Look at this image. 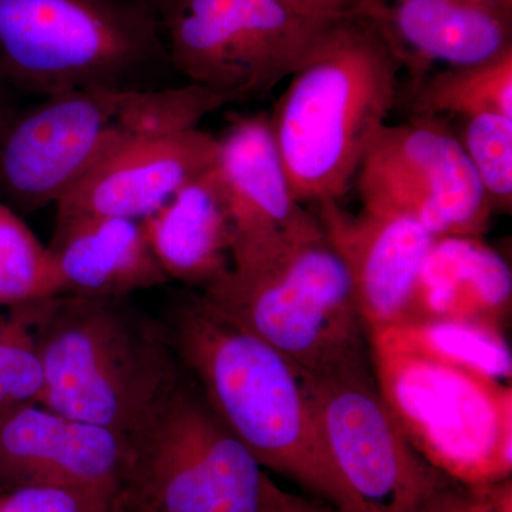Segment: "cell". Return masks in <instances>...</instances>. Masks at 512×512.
Listing matches in <instances>:
<instances>
[{
    "mask_svg": "<svg viewBox=\"0 0 512 512\" xmlns=\"http://www.w3.org/2000/svg\"><path fill=\"white\" fill-rule=\"evenodd\" d=\"M134 512H150V511L138 510V511H134Z\"/></svg>",
    "mask_w": 512,
    "mask_h": 512,
    "instance_id": "4dcf8cb0",
    "label": "cell"
},
{
    "mask_svg": "<svg viewBox=\"0 0 512 512\" xmlns=\"http://www.w3.org/2000/svg\"><path fill=\"white\" fill-rule=\"evenodd\" d=\"M202 298L311 375L370 360L348 269L322 227L237 256Z\"/></svg>",
    "mask_w": 512,
    "mask_h": 512,
    "instance_id": "5b68a950",
    "label": "cell"
},
{
    "mask_svg": "<svg viewBox=\"0 0 512 512\" xmlns=\"http://www.w3.org/2000/svg\"><path fill=\"white\" fill-rule=\"evenodd\" d=\"M320 227L348 269L367 336L406 322L433 235L402 215L362 208L352 215L339 201L316 205Z\"/></svg>",
    "mask_w": 512,
    "mask_h": 512,
    "instance_id": "4fadbf2b",
    "label": "cell"
},
{
    "mask_svg": "<svg viewBox=\"0 0 512 512\" xmlns=\"http://www.w3.org/2000/svg\"><path fill=\"white\" fill-rule=\"evenodd\" d=\"M303 16L318 20H335L352 15L359 0H282Z\"/></svg>",
    "mask_w": 512,
    "mask_h": 512,
    "instance_id": "83f0119b",
    "label": "cell"
},
{
    "mask_svg": "<svg viewBox=\"0 0 512 512\" xmlns=\"http://www.w3.org/2000/svg\"><path fill=\"white\" fill-rule=\"evenodd\" d=\"M306 383L330 456L367 512H439L460 487L424 460L397 426L372 359L306 373Z\"/></svg>",
    "mask_w": 512,
    "mask_h": 512,
    "instance_id": "30bf717a",
    "label": "cell"
},
{
    "mask_svg": "<svg viewBox=\"0 0 512 512\" xmlns=\"http://www.w3.org/2000/svg\"><path fill=\"white\" fill-rule=\"evenodd\" d=\"M261 512H339L329 505L315 504L299 495L286 493L265 474Z\"/></svg>",
    "mask_w": 512,
    "mask_h": 512,
    "instance_id": "4316f807",
    "label": "cell"
},
{
    "mask_svg": "<svg viewBox=\"0 0 512 512\" xmlns=\"http://www.w3.org/2000/svg\"><path fill=\"white\" fill-rule=\"evenodd\" d=\"M43 372L22 306L0 312V410L39 403Z\"/></svg>",
    "mask_w": 512,
    "mask_h": 512,
    "instance_id": "cb8c5ba5",
    "label": "cell"
},
{
    "mask_svg": "<svg viewBox=\"0 0 512 512\" xmlns=\"http://www.w3.org/2000/svg\"><path fill=\"white\" fill-rule=\"evenodd\" d=\"M136 2L140 3V5L146 6L147 9H150L154 15L157 16L158 10H160L161 6L165 0H136Z\"/></svg>",
    "mask_w": 512,
    "mask_h": 512,
    "instance_id": "f546056e",
    "label": "cell"
},
{
    "mask_svg": "<svg viewBox=\"0 0 512 512\" xmlns=\"http://www.w3.org/2000/svg\"><path fill=\"white\" fill-rule=\"evenodd\" d=\"M9 87V84L3 80L2 76H0V120H2L3 117L8 116L10 111L13 110V106L10 104L8 96Z\"/></svg>",
    "mask_w": 512,
    "mask_h": 512,
    "instance_id": "f1b7e54d",
    "label": "cell"
},
{
    "mask_svg": "<svg viewBox=\"0 0 512 512\" xmlns=\"http://www.w3.org/2000/svg\"><path fill=\"white\" fill-rule=\"evenodd\" d=\"M227 104L187 83L177 89L70 90L13 109L0 120V198L22 212L57 204L128 141L198 128Z\"/></svg>",
    "mask_w": 512,
    "mask_h": 512,
    "instance_id": "277c9868",
    "label": "cell"
},
{
    "mask_svg": "<svg viewBox=\"0 0 512 512\" xmlns=\"http://www.w3.org/2000/svg\"><path fill=\"white\" fill-rule=\"evenodd\" d=\"M353 13L375 23L413 90L433 64L471 66L512 47V0H359Z\"/></svg>",
    "mask_w": 512,
    "mask_h": 512,
    "instance_id": "9a60e30c",
    "label": "cell"
},
{
    "mask_svg": "<svg viewBox=\"0 0 512 512\" xmlns=\"http://www.w3.org/2000/svg\"><path fill=\"white\" fill-rule=\"evenodd\" d=\"M511 478L500 483L461 484L439 512H511Z\"/></svg>",
    "mask_w": 512,
    "mask_h": 512,
    "instance_id": "484cf974",
    "label": "cell"
},
{
    "mask_svg": "<svg viewBox=\"0 0 512 512\" xmlns=\"http://www.w3.org/2000/svg\"><path fill=\"white\" fill-rule=\"evenodd\" d=\"M511 268L483 237L434 239L414 288L409 320L456 319L503 329Z\"/></svg>",
    "mask_w": 512,
    "mask_h": 512,
    "instance_id": "d6986e66",
    "label": "cell"
},
{
    "mask_svg": "<svg viewBox=\"0 0 512 512\" xmlns=\"http://www.w3.org/2000/svg\"><path fill=\"white\" fill-rule=\"evenodd\" d=\"M218 138L200 128L136 138L84 175L56 217L109 215L144 221L218 163Z\"/></svg>",
    "mask_w": 512,
    "mask_h": 512,
    "instance_id": "5bb4252c",
    "label": "cell"
},
{
    "mask_svg": "<svg viewBox=\"0 0 512 512\" xmlns=\"http://www.w3.org/2000/svg\"><path fill=\"white\" fill-rule=\"evenodd\" d=\"M165 2H167V0H165ZM165 2H164V3H165ZM164 3H163V5H164ZM161 8H163V6H161ZM161 8H160V9H161ZM157 13H158V12H157Z\"/></svg>",
    "mask_w": 512,
    "mask_h": 512,
    "instance_id": "1f68e13d",
    "label": "cell"
},
{
    "mask_svg": "<svg viewBox=\"0 0 512 512\" xmlns=\"http://www.w3.org/2000/svg\"><path fill=\"white\" fill-rule=\"evenodd\" d=\"M131 467L133 451L124 434L39 403L0 410V493L66 488L103 512H131Z\"/></svg>",
    "mask_w": 512,
    "mask_h": 512,
    "instance_id": "7c38bea8",
    "label": "cell"
},
{
    "mask_svg": "<svg viewBox=\"0 0 512 512\" xmlns=\"http://www.w3.org/2000/svg\"><path fill=\"white\" fill-rule=\"evenodd\" d=\"M0 512H103L90 498L57 487H25L0 493Z\"/></svg>",
    "mask_w": 512,
    "mask_h": 512,
    "instance_id": "d4e9b609",
    "label": "cell"
},
{
    "mask_svg": "<svg viewBox=\"0 0 512 512\" xmlns=\"http://www.w3.org/2000/svg\"><path fill=\"white\" fill-rule=\"evenodd\" d=\"M369 349L382 399L424 460L470 487L511 478V386L414 353Z\"/></svg>",
    "mask_w": 512,
    "mask_h": 512,
    "instance_id": "52a82bcc",
    "label": "cell"
},
{
    "mask_svg": "<svg viewBox=\"0 0 512 512\" xmlns=\"http://www.w3.org/2000/svg\"><path fill=\"white\" fill-rule=\"evenodd\" d=\"M47 251L59 295L130 298L170 282L143 221L109 215L56 217Z\"/></svg>",
    "mask_w": 512,
    "mask_h": 512,
    "instance_id": "e0dca14e",
    "label": "cell"
},
{
    "mask_svg": "<svg viewBox=\"0 0 512 512\" xmlns=\"http://www.w3.org/2000/svg\"><path fill=\"white\" fill-rule=\"evenodd\" d=\"M43 372L39 404L130 436L184 373L163 320L128 298L55 295L22 306Z\"/></svg>",
    "mask_w": 512,
    "mask_h": 512,
    "instance_id": "3957f363",
    "label": "cell"
},
{
    "mask_svg": "<svg viewBox=\"0 0 512 512\" xmlns=\"http://www.w3.org/2000/svg\"><path fill=\"white\" fill-rule=\"evenodd\" d=\"M173 70L157 16L136 0H0V76L47 97L164 89Z\"/></svg>",
    "mask_w": 512,
    "mask_h": 512,
    "instance_id": "8992f818",
    "label": "cell"
},
{
    "mask_svg": "<svg viewBox=\"0 0 512 512\" xmlns=\"http://www.w3.org/2000/svg\"><path fill=\"white\" fill-rule=\"evenodd\" d=\"M143 222L170 281L200 292L231 269L234 224L217 165Z\"/></svg>",
    "mask_w": 512,
    "mask_h": 512,
    "instance_id": "ac0fdd59",
    "label": "cell"
},
{
    "mask_svg": "<svg viewBox=\"0 0 512 512\" xmlns=\"http://www.w3.org/2000/svg\"><path fill=\"white\" fill-rule=\"evenodd\" d=\"M416 116L470 119L485 113L512 117V47L487 62L446 67L414 89Z\"/></svg>",
    "mask_w": 512,
    "mask_h": 512,
    "instance_id": "44dd1931",
    "label": "cell"
},
{
    "mask_svg": "<svg viewBox=\"0 0 512 512\" xmlns=\"http://www.w3.org/2000/svg\"><path fill=\"white\" fill-rule=\"evenodd\" d=\"M363 208L419 222L433 237H483L494 207L457 134L439 117L380 130L357 171Z\"/></svg>",
    "mask_w": 512,
    "mask_h": 512,
    "instance_id": "8fae6325",
    "label": "cell"
},
{
    "mask_svg": "<svg viewBox=\"0 0 512 512\" xmlns=\"http://www.w3.org/2000/svg\"><path fill=\"white\" fill-rule=\"evenodd\" d=\"M163 323L185 373L262 468L333 510L367 512L330 456L302 369L200 292L175 299Z\"/></svg>",
    "mask_w": 512,
    "mask_h": 512,
    "instance_id": "6da1fadb",
    "label": "cell"
},
{
    "mask_svg": "<svg viewBox=\"0 0 512 512\" xmlns=\"http://www.w3.org/2000/svg\"><path fill=\"white\" fill-rule=\"evenodd\" d=\"M128 440L131 512H261L264 468L185 370Z\"/></svg>",
    "mask_w": 512,
    "mask_h": 512,
    "instance_id": "ba28073f",
    "label": "cell"
},
{
    "mask_svg": "<svg viewBox=\"0 0 512 512\" xmlns=\"http://www.w3.org/2000/svg\"><path fill=\"white\" fill-rule=\"evenodd\" d=\"M218 146L234 224L232 258L269 251L320 227L292 195L268 114L231 117Z\"/></svg>",
    "mask_w": 512,
    "mask_h": 512,
    "instance_id": "2e32d148",
    "label": "cell"
},
{
    "mask_svg": "<svg viewBox=\"0 0 512 512\" xmlns=\"http://www.w3.org/2000/svg\"><path fill=\"white\" fill-rule=\"evenodd\" d=\"M370 345L402 350L511 386L512 356L503 329L456 319L409 320L370 333Z\"/></svg>",
    "mask_w": 512,
    "mask_h": 512,
    "instance_id": "ffe728a7",
    "label": "cell"
},
{
    "mask_svg": "<svg viewBox=\"0 0 512 512\" xmlns=\"http://www.w3.org/2000/svg\"><path fill=\"white\" fill-rule=\"evenodd\" d=\"M157 19L174 72L228 104L289 79L332 22L282 0H167Z\"/></svg>",
    "mask_w": 512,
    "mask_h": 512,
    "instance_id": "9c48e42d",
    "label": "cell"
},
{
    "mask_svg": "<svg viewBox=\"0 0 512 512\" xmlns=\"http://www.w3.org/2000/svg\"><path fill=\"white\" fill-rule=\"evenodd\" d=\"M494 210L511 211L512 117L485 113L463 120L457 136Z\"/></svg>",
    "mask_w": 512,
    "mask_h": 512,
    "instance_id": "603a6c76",
    "label": "cell"
},
{
    "mask_svg": "<svg viewBox=\"0 0 512 512\" xmlns=\"http://www.w3.org/2000/svg\"><path fill=\"white\" fill-rule=\"evenodd\" d=\"M59 295L49 251L0 201V312Z\"/></svg>",
    "mask_w": 512,
    "mask_h": 512,
    "instance_id": "7402d4cb",
    "label": "cell"
},
{
    "mask_svg": "<svg viewBox=\"0 0 512 512\" xmlns=\"http://www.w3.org/2000/svg\"><path fill=\"white\" fill-rule=\"evenodd\" d=\"M402 67L365 16L332 20L289 77L269 123L299 204L339 201L396 103Z\"/></svg>",
    "mask_w": 512,
    "mask_h": 512,
    "instance_id": "7a4b0ae2",
    "label": "cell"
}]
</instances>
